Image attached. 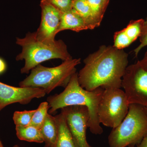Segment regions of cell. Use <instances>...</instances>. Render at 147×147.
<instances>
[{
  "mask_svg": "<svg viewBox=\"0 0 147 147\" xmlns=\"http://www.w3.org/2000/svg\"><path fill=\"white\" fill-rule=\"evenodd\" d=\"M80 63L81 59L71 58L55 67L38 65L32 69L29 76L20 82L19 86L40 88L48 94L57 87L65 88L76 73V67Z\"/></svg>",
  "mask_w": 147,
  "mask_h": 147,
  "instance_id": "5b68a950",
  "label": "cell"
},
{
  "mask_svg": "<svg viewBox=\"0 0 147 147\" xmlns=\"http://www.w3.org/2000/svg\"><path fill=\"white\" fill-rule=\"evenodd\" d=\"M16 131L18 139L22 141L37 143L44 142L40 129L35 127L16 125Z\"/></svg>",
  "mask_w": 147,
  "mask_h": 147,
  "instance_id": "9a60e30c",
  "label": "cell"
},
{
  "mask_svg": "<svg viewBox=\"0 0 147 147\" xmlns=\"http://www.w3.org/2000/svg\"><path fill=\"white\" fill-rule=\"evenodd\" d=\"M72 9L84 18L90 30L98 26L92 14L88 0H73Z\"/></svg>",
  "mask_w": 147,
  "mask_h": 147,
  "instance_id": "5bb4252c",
  "label": "cell"
},
{
  "mask_svg": "<svg viewBox=\"0 0 147 147\" xmlns=\"http://www.w3.org/2000/svg\"><path fill=\"white\" fill-rule=\"evenodd\" d=\"M147 134V114L144 106L130 104L127 115L108 137L110 147H126L139 144Z\"/></svg>",
  "mask_w": 147,
  "mask_h": 147,
  "instance_id": "277c9868",
  "label": "cell"
},
{
  "mask_svg": "<svg viewBox=\"0 0 147 147\" xmlns=\"http://www.w3.org/2000/svg\"><path fill=\"white\" fill-rule=\"evenodd\" d=\"M36 110L16 111L14 112L13 119L16 125L28 126L31 121Z\"/></svg>",
  "mask_w": 147,
  "mask_h": 147,
  "instance_id": "d6986e66",
  "label": "cell"
},
{
  "mask_svg": "<svg viewBox=\"0 0 147 147\" xmlns=\"http://www.w3.org/2000/svg\"><path fill=\"white\" fill-rule=\"evenodd\" d=\"M144 107L145 111L147 114V107ZM129 147H147V134L141 141L140 143L135 146H131Z\"/></svg>",
  "mask_w": 147,
  "mask_h": 147,
  "instance_id": "603a6c76",
  "label": "cell"
},
{
  "mask_svg": "<svg viewBox=\"0 0 147 147\" xmlns=\"http://www.w3.org/2000/svg\"><path fill=\"white\" fill-rule=\"evenodd\" d=\"M89 27L82 16L74 9L62 13L60 25L58 33L64 30H71L79 32L89 30Z\"/></svg>",
  "mask_w": 147,
  "mask_h": 147,
  "instance_id": "8fae6325",
  "label": "cell"
},
{
  "mask_svg": "<svg viewBox=\"0 0 147 147\" xmlns=\"http://www.w3.org/2000/svg\"><path fill=\"white\" fill-rule=\"evenodd\" d=\"M133 42L122 30L116 32L114 34L113 46L119 50L128 47Z\"/></svg>",
  "mask_w": 147,
  "mask_h": 147,
  "instance_id": "ffe728a7",
  "label": "cell"
},
{
  "mask_svg": "<svg viewBox=\"0 0 147 147\" xmlns=\"http://www.w3.org/2000/svg\"><path fill=\"white\" fill-rule=\"evenodd\" d=\"M40 129L45 143L43 147H56L58 128L55 117L48 113L45 122Z\"/></svg>",
  "mask_w": 147,
  "mask_h": 147,
  "instance_id": "7c38bea8",
  "label": "cell"
},
{
  "mask_svg": "<svg viewBox=\"0 0 147 147\" xmlns=\"http://www.w3.org/2000/svg\"><path fill=\"white\" fill-rule=\"evenodd\" d=\"M55 118L58 128L56 147H75L63 113L61 112Z\"/></svg>",
  "mask_w": 147,
  "mask_h": 147,
  "instance_id": "4fadbf2b",
  "label": "cell"
},
{
  "mask_svg": "<svg viewBox=\"0 0 147 147\" xmlns=\"http://www.w3.org/2000/svg\"><path fill=\"white\" fill-rule=\"evenodd\" d=\"M102 1H103V2L104 3V4L105 7L107 8L110 0H102Z\"/></svg>",
  "mask_w": 147,
  "mask_h": 147,
  "instance_id": "484cf974",
  "label": "cell"
},
{
  "mask_svg": "<svg viewBox=\"0 0 147 147\" xmlns=\"http://www.w3.org/2000/svg\"><path fill=\"white\" fill-rule=\"evenodd\" d=\"M49 109V104L47 101L41 102L38 108L36 110L29 125L40 129L45 122Z\"/></svg>",
  "mask_w": 147,
  "mask_h": 147,
  "instance_id": "2e32d148",
  "label": "cell"
},
{
  "mask_svg": "<svg viewBox=\"0 0 147 147\" xmlns=\"http://www.w3.org/2000/svg\"><path fill=\"white\" fill-rule=\"evenodd\" d=\"M13 147H20L18 146V145H15V146H13Z\"/></svg>",
  "mask_w": 147,
  "mask_h": 147,
  "instance_id": "83f0119b",
  "label": "cell"
},
{
  "mask_svg": "<svg viewBox=\"0 0 147 147\" xmlns=\"http://www.w3.org/2000/svg\"><path fill=\"white\" fill-rule=\"evenodd\" d=\"M40 6L41 20L40 26L36 32L37 36L40 39L55 40L58 33L62 13L43 0H41Z\"/></svg>",
  "mask_w": 147,
  "mask_h": 147,
  "instance_id": "30bf717a",
  "label": "cell"
},
{
  "mask_svg": "<svg viewBox=\"0 0 147 147\" xmlns=\"http://www.w3.org/2000/svg\"><path fill=\"white\" fill-rule=\"evenodd\" d=\"M129 105L125 93L120 88L104 89L98 110L99 122L115 128L126 117Z\"/></svg>",
  "mask_w": 147,
  "mask_h": 147,
  "instance_id": "8992f818",
  "label": "cell"
},
{
  "mask_svg": "<svg viewBox=\"0 0 147 147\" xmlns=\"http://www.w3.org/2000/svg\"><path fill=\"white\" fill-rule=\"evenodd\" d=\"M16 43L22 47L16 61H25L21 73L28 74L32 69L45 61L60 59L65 61L72 58L66 45L62 40L40 39L36 33L29 32L23 38H17Z\"/></svg>",
  "mask_w": 147,
  "mask_h": 147,
  "instance_id": "3957f363",
  "label": "cell"
},
{
  "mask_svg": "<svg viewBox=\"0 0 147 147\" xmlns=\"http://www.w3.org/2000/svg\"><path fill=\"white\" fill-rule=\"evenodd\" d=\"M104 89L98 88L92 91L84 89L79 85L78 73L72 75L63 91L47 98L50 114L58 110L68 106L81 105L86 106L89 113L88 128L92 134L100 135L103 129L100 125L98 116V105Z\"/></svg>",
  "mask_w": 147,
  "mask_h": 147,
  "instance_id": "7a4b0ae2",
  "label": "cell"
},
{
  "mask_svg": "<svg viewBox=\"0 0 147 147\" xmlns=\"http://www.w3.org/2000/svg\"><path fill=\"white\" fill-rule=\"evenodd\" d=\"M129 104L147 107V70L139 61L127 66L122 81Z\"/></svg>",
  "mask_w": 147,
  "mask_h": 147,
  "instance_id": "52a82bcc",
  "label": "cell"
},
{
  "mask_svg": "<svg viewBox=\"0 0 147 147\" xmlns=\"http://www.w3.org/2000/svg\"><path fill=\"white\" fill-rule=\"evenodd\" d=\"M75 147H90L87 142L86 129L88 127L90 116L84 106L74 105L61 109Z\"/></svg>",
  "mask_w": 147,
  "mask_h": 147,
  "instance_id": "ba28073f",
  "label": "cell"
},
{
  "mask_svg": "<svg viewBox=\"0 0 147 147\" xmlns=\"http://www.w3.org/2000/svg\"><path fill=\"white\" fill-rule=\"evenodd\" d=\"M141 65L147 70V50L145 53L144 56L141 60L139 61Z\"/></svg>",
  "mask_w": 147,
  "mask_h": 147,
  "instance_id": "cb8c5ba5",
  "label": "cell"
},
{
  "mask_svg": "<svg viewBox=\"0 0 147 147\" xmlns=\"http://www.w3.org/2000/svg\"><path fill=\"white\" fill-rule=\"evenodd\" d=\"M6 68V65L4 61L0 58V74L3 73L5 71Z\"/></svg>",
  "mask_w": 147,
  "mask_h": 147,
  "instance_id": "d4e9b609",
  "label": "cell"
},
{
  "mask_svg": "<svg viewBox=\"0 0 147 147\" xmlns=\"http://www.w3.org/2000/svg\"><path fill=\"white\" fill-rule=\"evenodd\" d=\"M90 147H92L91 146H90Z\"/></svg>",
  "mask_w": 147,
  "mask_h": 147,
  "instance_id": "f1b7e54d",
  "label": "cell"
},
{
  "mask_svg": "<svg viewBox=\"0 0 147 147\" xmlns=\"http://www.w3.org/2000/svg\"><path fill=\"white\" fill-rule=\"evenodd\" d=\"M144 21V19L143 18L131 20L126 28L123 29L125 33L133 42L141 35Z\"/></svg>",
  "mask_w": 147,
  "mask_h": 147,
  "instance_id": "e0dca14e",
  "label": "cell"
},
{
  "mask_svg": "<svg viewBox=\"0 0 147 147\" xmlns=\"http://www.w3.org/2000/svg\"><path fill=\"white\" fill-rule=\"evenodd\" d=\"M128 56L123 50L102 45L84 60L85 65L78 73L79 85L88 91L121 88Z\"/></svg>",
  "mask_w": 147,
  "mask_h": 147,
  "instance_id": "6da1fadb",
  "label": "cell"
},
{
  "mask_svg": "<svg viewBox=\"0 0 147 147\" xmlns=\"http://www.w3.org/2000/svg\"><path fill=\"white\" fill-rule=\"evenodd\" d=\"M42 89L34 87H15L0 82V111L12 103L27 105L35 98L44 97Z\"/></svg>",
  "mask_w": 147,
  "mask_h": 147,
  "instance_id": "9c48e42d",
  "label": "cell"
},
{
  "mask_svg": "<svg viewBox=\"0 0 147 147\" xmlns=\"http://www.w3.org/2000/svg\"><path fill=\"white\" fill-rule=\"evenodd\" d=\"M52 5L62 13L67 12L72 9L73 0H43Z\"/></svg>",
  "mask_w": 147,
  "mask_h": 147,
  "instance_id": "44dd1931",
  "label": "cell"
},
{
  "mask_svg": "<svg viewBox=\"0 0 147 147\" xmlns=\"http://www.w3.org/2000/svg\"><path fill=\"white\" fill-rule=\"evenodd\" d=\"M92 14L98 26L104 16L106 8L102 0H88Z\"/></svg>",
  "mask_w": 147,
  "mask_h": 147,
  "instance_id": "ac0fdd59",
  "label": "cell"
},
{
  "mask_svg": "<svg viewBox=\"0 0 147 147\" xmlns=\"http://www.w3.org/2000/svg\"><path fill=\"white\" fill-rule=\"evenodd\" d=\"M0 147H3L2 144L1 142V140H0Z\"/></svg>",
  "mask_w": 147,
  "mask_h": 147,
  "instance_id": "4316f807",
  "label": "cell"
},
{
  "mask_svg": "<svg viewBox=\"0 0 147 147\" xmlns=\"http://www.w3.org/2000/svg\"><path fill=\"white\" fill-rule=\"evenodd\" d=\"M139 38L140 44L134 50L136 57L138 56L139 52L144 47L147 46V16L146 19H144L142 33Z\"/></svg>",
  "mask_w": 147,
  "mask_h": 147,
  "instance_id": "7402d4cb",
  "label": "cell"
}]
</instances>
